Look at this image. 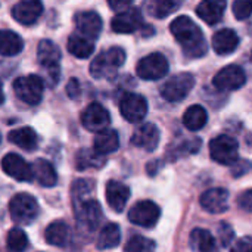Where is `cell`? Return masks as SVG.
<instances>
[{
    "mask_svg": "<svg viewBox=\"0 0 252 252\" xmlns=\"http://www.w3.org/2000/svg\"><path fill=\"white\" fill-rule=\"evenodd\" d=\"M170 31L177 40V43L182 46L183 53L189 59H199L205 56L208 46L204 37V32L196 25L195 21H192L189 16L182 15L177 16L170 24Z\"/></svg>",
    "mask_w": 252,
    "mask_h": 252,
    "instance_id": "cell-1",
    "label": "cell"
},
{
    "mask_svg": "<svg viewBox=\"0 0 252 252\" xmlns=\"http://www.w3.org/2000/svg\"><path fill=\"white\" fill-rule=\"evenodd\" d=\"M61 49L52 40H41L37 49V59L44 72V81L53 87L59 81L61 75Z\"/></svg>",
    "mask_w": 252,
    "mask_h": 252,
    "instance_id": "cell-2",
    "label": "cell"
},
{
    "mask_svg": "<svg viewBox=\"0 0 252 252\" xmlns=\"http://www.w3.org/2000/svg\"><path fill=\"white\" fill-rule=\"evenodd\" d=\"M126 62V52L123 47H109L99 53L90 63V74L93 78H106L121 68Z\"/></svg>",
    "mask_w": 252,
    "mask_h": 252,
    "instance_id": "cell-3",
    "label": "cell"
},
{
    "mask_svg": "<svg viewBox=\"0 0 252 252\" xmlns=\"http://www.w3.org/2000/svg\"><path fill=\"white\" fill-rule=\"evenodd\" d=\"M9 213L12 220L19 226H28L40 214L38 202L30 193H16L9 202Z\"/></svg>",
    "mask_w": 252,
    "mask_h": 252,
    "instance_id": "cell-4",
    "label": "cell"
},
{
    "mask_svg": "<svg viewBox=\"0 0 252 252\" xmlns=\"http://www.w3.org/2000/svg\"><path fill=\"white\" fill-rule=\"evenodd\" d=\"M44 84H46V81L41 77H38L35 74H30V75L18 77L13 81V92H15L16 97L21 99L24 103L37 105L43 99Z\"/></svg>",
    "mask_w": 252,
    "mask_h": 252,
    "instance_id": "cell-5",
    "label": "cell"
},
{
    "mask_svg": "<svg viewBox=\"0 0 252 252\" xmlns=\"http://www.w3.org/2000/svg\"><path fill=\"white\" fill-rule=\"evenodd\" d=\"M195 87V77L190 72H180L170 77L159 89L161 96L168 102H182Z\"/></svg>",
    "mask_w": 252,
    "mask_h": 252,
    "instance_id": "cell-6",
    "label": "cell"
},
{
    "mask_svg": "<svg viewBox=\"0 0 252 252\" xmlns=\"http://www.w3.org/2000/svg\"><path fill=\"white\" fill-rule=\"evenodd\" d=\"M210 155L221 165L236 164L239 158V145L235 137L229 134H220L210 142Z\"/></svg>",
    "mask_w": 252,
    "mask_h": 252,
    "instance_id": "cell-7",
    "label": "cell"
},
{
    "mask_svg": "<svg viewBox=\"0 0 252 252\" xmlns=\"http://www.w3.org/2000/svg\"><path fill=\"white\" fill-rule=\"evenodd\" d=\"M136 72L142 80L146 81L159 80L168 74V61L162 53L154 52L137 62Z\"/></svg>",
    "mask_w": 252,
    "mask_h": 252,
    "instance_id": "cell-8",
    "label": "cell"
},
{
    "mask_svg": "<svg viewBox=\"0 0 252 252\" xmlns=\"http://www.w3.org/2000/svg\"><path fill=\"white\" fill-rule=\"evenodd\" d=\"M161 217L159 207L152 201H140L134 204L128 211V220L130 223L149 229L154 227Z\"/></svg>",
    "mask_w": 252,
    "mask_h": 252,
    "instance_id": "cell-9",
    "label": "cell"
},
{
    "mask_svg": "<svg viewBox=\"0 0 252 252\" xmlns=\"http://www.w3.org/2000/svg\"><path fill=\"white\" fill-rule=\"evenodd\" d=\"M247 83V74L239 65H227L213 78V84L220 92H233Z\"/></svg>",
    "mask_w": 252,
    "mask_h": 252,
    "instance_id": "cell-10",
    "label": "cell"
},
{
    "mask_svg": "<svg viewBox=\"0 0 252 252\" xmlns=\"http://www.w3.org/2000/svg\"><path fill=\"white\" fill-rule=\"evenodd\" d=\"M145 25L142 12L134 7H128L126 10L118 12L112 21H111V28L114 32L118 34H131L139 31Z\"/></svg>",
    "mask_w": 252,
    "mask_h": 252,
    "instance_id": "cell-11",
    "label": "cell"
},
{
    "mask_svg": "<svg viewBox=\"0 0 252 252\" xmlns=\"http://www.w3.org/2000/svg\"><path fill=\"white\" fill-rule=\"evenodd\" d=\"M120 111L128 123H142L148 114V102L142 94L128 93L120 102Z\"/></svg>",
    "mask_w": 252,
    "mask_h": 252,
    "instance_id": "cell-12",
    "label": "cell"
},
{
    "mask_svg": "<svg viewBox=\"0 0 252 252\" xmlns=\"http://www.w3.org/2000/svg\"><path fill=\"white\" fill-rule=\"evenodd\" d=\"M74 210H75L78 224L83 226L84 229L90 230V232L96 230L99 227L102 219H103V213H102L99 202L92 199V198H89L83 204L74 207Z\"/></svg>",
    "mask_w": 252,
    "mask_h": 252,
    "instance_id": "cell-13",
    "label": "cell"
},
{
    "mask_svg": "<svg viewBox=\"0 0 252 252\" xmlns=\"http://www.w3.org/2000/svg\"><path fill=\"white\" fill-rule=\"evenodd\" d=\"M1 167L9 177L18 182H31L34 179L32 165L18 154H6L1 159Z\"/></svg>",
    "mask_w": 252,
    "mask_h": 252,
    "instance_id": "cell-14",
    "label": "cell"
},
{
    "mask_svg": "<svg viewBox=\"0 0 252 252\" xmlns=\"http://www.w3.org/2000/svg\"><path fill=\"white\" fill-rule=\"evenodd\" d=\"M81 123L83 127L89 131L97 133L103 128H106L111 123V115L106 111L105 106H102L97 102L90 103L81 114Z\"/></svg>",
    "mask_w": 252,
    "mask_h": 252,
    "instance_id": "cell-15",
    "label": "cell"
},
{
    "mask_svg": "<svg viewBox=\"0 0 252 252\" xmlns=\"http://www.w3.org/2000/svg\"><path fill=\"white\" fill-rule=\"evenodd\" d=\"M159 137L158 127L152 123H145L134 130L131 136V145L146 152H154L159 143Z\"/></svg>",
    "mask_w": 252,
    "mask_h": 252,
    "instance_id": "cell-16",
    "label": "cell"
},
{
    "mask_svg": "<svg viewBox=\"0 0 252 252\" xmlns=\"http://www.w3.org/2000/svg\"><path fill=\"white\" fill-rule=\"evenodd\" d=\"M199 204L210 214H221L229 208V192L223 188H213L202 193Z\"/></svg>",
    "mask_w": 252,
    "mask_h": 252,
    "instance_id": "cell-17",
    "label": "cell"
},
{
    "mask_svg": "<svg viewBox=\"0 0 252 252\" xmlns=\"http://www.w3.org/2000/svg\"><path fill=\"white\" fill-rule=\"evenodd\" d=\"M43 13V4L40 0H22L12 7V16L22 25H32Z\"/></svg>",
    "mask_w": 252,
    "mask_h": 252,
    "instance_id": "cell-18",
    "label": "cell"
},
{
    "mask_svg": "<svg viewBox=\"0 0 252 252\" xmlns=\"http://www.w3.org/2000/svg\"><path fill=\"white\" fill-rule=\"evenodd\" d=\"M75 27L78 30V32L84 34L89 38L96 40L103 28V22L99 13L93 12V10H84V12H78L74 18Z\"/></svg>",
    "mask_w": 252,
    "mask_h": 252,
    "instance_id": "cell-19",
    "label": "cell"
},
{
    "mask_svg": "<svg viewBox=\"0 0 252 252\" xmlns=\"http://www.w3.org/2000/svg\"><path fill=\"white\" fill-rule=\"evenodd\" d=\"M105 196L111 210L115 213H121L130 199V189L121 182L111 180L105 188Z\"/></svg>",
    "mask_w": 252,
    "mask_h": 252,
    "instance_id": "cell-20",
    "label": "cell"
},
{
    "mask_svg": "<svg viewBox=\"0 0 252 252\" xmlns=\"http://www.w3.org/2000/svg\"><path fill=\"white\" fill-rule=\"evenodd\" d=\"M227 0H201L196 6L198 16L208 25H216L223 19Z\"/></svg>",
    "mask_w": 252,
    "mask_h": 252,
    "instance_id": "cell-21",
    "label": "cell"
},
{
    "mask_svg": "<svg viewBox=\"0 0 252 252\" xmlns=\"http://www.w3.org/2000/svg\"><path fill=\"white\" fill-rule=\"evenodd\" d=\"M238 46H239V35L236 34V31L230 28L219 30L213 35V49L220 56L232 55L238 49Z\"/></svg>",
    "mask_w": 252,
    "mask_h": 252,
    "instance_id": "cell-22",
    "label": "cell"
},
{
    "mask_svg": "<svg viewBox=\"0 0 252 252\" xmlns=\"http://www.w3.org/2000/svg\"><path fill=\"white\" fill-rule=\"evenodd\" d=\"M7 139H9L10 143L16 145L18 148H21V149H24L27 152L35 151L37 146H38V136L31 127L15 128L7 134Z\"/></svg>",
    "mask_w": 252,
    "mask_h": 252,
    "instance_id": "cell-23",
    "label": "cell"
},
{
    "mask_svg": "<svg viewBox=\"0 0 252 252\" xmlns=\"http://www.w3.org/2000/svg\"><path fill=\"white\" fill-rule=\"evenodd\" d=\"M93 148L103 154V155H108V154H112L115 152L118 148H120V136H118V131L114 130V128H103L100 131H97L94 140H93Z\"/></svg>",
    "mask_w": 252,
    "mask_h": 252,
    "instance_id": "cell-24",
    "label": "cell"
},
{
    "mask_svg": "<svg viewBox=\"0 0 252 252\" xmlns=\"http://www.w3.org/2000/svg\"><path fill=\"white\" fill-rule=\"evenodd\" d=\"M66 47L72 56H75L78 59H86L94 52V41H93V38H89L81 32L72 34L68 38Z\"/></svg>",
    "mask_w": 252,
    "mask_h": 252,
    "instance_id": "cell-25",
    "label": "cell"
},
{
    "mask_svg": "<svg viewBox=\"0 0 252 252\" xmlns=\"http://www.w3.org/2000/svg\"><path fill=\"white\" fill-rule=\"evenodd\" d=\"M32 171L34 179L44 188H53L58 183V174L53 165L43 158H38L32 162Z\"/></svg>",
    "mask_w": 252,
    "mask_h": 252,
    "instance_id": "cell-26",
    "label": "cell"
},
{
    "mask_svg": "<svg viewBox=\"0 0 252 252\" xmlns=\"http://www.w3.org/2000/svg\"><path fill=\"white\" fill-rule=\"evenodd\" d=\"M106 164V158L103 154L93 149H80L75 155V167L78 171H84L87 168H102Z\"/></svg>",
    "mask_w": 252,
    "mask_h": 252,
    "instance_id": "cell-27",
    "label": "cell"
},
{
    "mask_svg": "<svg viewBox=\"0 0 252 252\" xmlns=\"http://www.w3.org/2000/svg\"><path fill=\"white\" fill-rule=\"evenodd\" d=\"M46 242L52 247H65L69 241V227L63 221H52L44 232Z\"/></svg>",
    "mask_w": 252,
    "mask_h": 252,
    "instance_id": "cell-28",
    "label": "cell"
},
{
    "mask_svg": "<svg viewBox=\"0 0 252 252\" xmlns=\"http://www.w3.org/2000/svg\"><path fill=\"white\" fill-rule=\"evenodd\" d=\"M208 121V114L201 105H192L186 109L183 115V124L190 131H198L205 127Z\"/></svg>",
    "mask_w": 252,
    "mask_h": 252,
    "instance_id": "cell-29",
    "label": "cell"
},
{
    "mask_svg": "<svg viewBox=\"0 0 252 252\" xmlns=\"http://www.w3.org/2000/svg\"><path fill=\"white\" fill-rule=\"evenodd\" d=\"M185 0H146V10L149 15L162 19L174 13Z\"/></svg>",
    "mask_w": 252,
    "mask_h": 252,
    "instance_id": "cell-30",
    "label": "cell"
},
{
    "mask_svg": "<svg viewBox=\"0 0 252 252\" xmlns=\"http://www.w3.org/2000/svg\"><path fill=\"white\" fill-rule=\"evenodd\" d=\"M24 49V40L13 31L3 30L0 34V53L3 56H16Z\"/></svg>",
    "mask_w": 252,
    "mask_h": 252,
    "instance_id": "cell-31",
    "label": "cell"
},
{
    "mask_svg": "<svg viewBox=\"0 0 252 252\" xmlns=\"http://www.w3.org/2000/svg\"><path fill=\"white\" fill-rule=\"evenodd\" d=\"M202 145V140L198 137H185L180 139L174 143H171L168 157L171 158H180V157H188L192 154H196Z\"/></svg>",
    "mask_w": 252,
    "mask_h": 252,
    "instance_id": "cell-32",
    "label": "cell"
},
{
    "mask_svg": "<svg viewBox=\"0 0 252 252\" xmlns=\"http://www.w3.org/2000/svg\"><path fill=\"white\" fill-rule=\"evenodd\" d=\"M121 241V230L120 226L115 223H108L99 233L97 238V248L99 250H112L120 245Z\"/></svg>",
    "mask_w": 252,
    "mask_h": 252,
    "instance_id": "cell-33",
    "label": "cell"
},
{
    "mask_svg": "<svg viewBox=\"0 0 252 252\" xmlns=\"http://www.w3.org/2000/svg\"><path fill=\"white\" fill-rule=\"evenodd\" d=\"M190 248L195 251L211 252L217 250L216 239L205 229H195L190 233Z\"/></svg>",
    "mask_w": 252,
    "mask_h": 252,
    "instance_id": "cell-34",
    "label": "cell"
},
{
    "mask_svg": "<svg viewBox=\"0 0 252 252\" xmlns=\"http://www.w3.org/2000/svg\"><path fill=\"white\" fill-rule=\"evenodd\" d=\"M94 189H96V186L92 180H77L72 186V204H74V207L87 201Z\"/></svg>",
    "mask_w": 252,
    "mask_h": 252,
    "instance_id": "cell-35",
    "label": "cell"
},
{
    "mask_svg": "<svg viewBox=\"0 0 252 252\" xmlns=\"http://www.w3.org/2000/svg\"><path fill=\"white\" fill-rule=\"evenodd\" d=\"M6 245L9 251H25L28 248V236L22 229H18V227L10 229L6 236Z\"/></svg>",
    "mask_w": 252,
    "mask_h": 252,
    "instance_id": "cell-36",
    "label": "cell"
},
{
    "mask_svg": "<svg viewBox=\"0 0 252 252\" xmlns=\"http://www.w3.org/2000/svg\"><path fill=\"white\" fill-rule=\"evenodd\" d=\"M157 248V244L152 239H148L145 236H133L128 239V242L124 247V251L127 252H148Z\"/></svg>",
    "mask_w": 252,
    "mask_h": 252,
    "instance_id": "cell-37",
    "label": "cell"
},
{
    "mask_svg": "<svg viewBox=\"0 0 252 252\" xmlns=\"http://www.w3.org/2000/svg\"><path fill=\"white\" fill-rule=\"evenodd\" d=\"M233 15L238 21H245L252 15V0H235Z\"/></svg>",
    "mask_w": 252,
    "mask_h": 252,
    "instance_id": "cell-38",
    "label": "cell"
},
{
    "mask_svg": "<svg viewBox=\"0 0 252 252\" xmlns=\"http://www.w3.org/2000/svg\"><path fill=\"white\" fill-rule=\"evenodd\" d=\"M217 233H219L220 245L223 248H229L232 245V242L235 241V232H233V229H232V226L229 223H220Z\"/></svg>",
    "mask_w": 252,
    "mask_h": 252,
    "instance_id": "cell-39",
    "label": "cell"
},
{
    "mask_svg": "<svg viewBox=\"0 0 252 252\" xmlns=\"http://www.w3.org/2000/svg\"><path fill=\"white\" fill-rule=\"evenodd\" d=\"M238 205L242 211L252 213V189L242 192L238 198Z\"/></svg>",
    "mask_w": 252,
    "mask_h": 252,
    "instance_id": "cell-40",
    "label": "cell"
},
{
    "mask_svg": "<svg viewBox=\"0 0 252 252\" xmlns=\"http://www.w3.org/2000/svg\"><path fill=\"white\" fill-rule=\"evenodd\" d=\"M133 1H134V0H108L109 7H111L112 10H118V12L128 9V7L131 6Z\"/></svg>",
    "mask_w": 252,
    "mask_h": 252,
    "instance_id": "cell-41",
    "label": "cell"
},
{
    "mask_svg": "<svg viewBox=\"0 0 252 252\" xmlns=\"http://www.w3.org/2000/svg\"><path fill=\"white\" fill-rule=\"evenodd\" d=\"M66 94L74 99L80 94V84H78V80L77 78H71L66 84Z\"/></svg>",
    "mask_w": 252,
    "mask_h": 252,
    "instance_id": "cell-42",
    "label": "cell"
},
{
    "mask_svg": "<svg viewBox=\"0 0 252 252\" xmlns=\"http://www.w3.org/2000/svg\"><path fill=\"white\" fill-rule=\"evenodd\" d=\"M233 251H252V238H242L233 247Z\"/></svg>",
    "mask_w": 252,
    "mask_h": 252,
    "instance_id": "cell-43",
    "label": "cell"
}]
</instances>
